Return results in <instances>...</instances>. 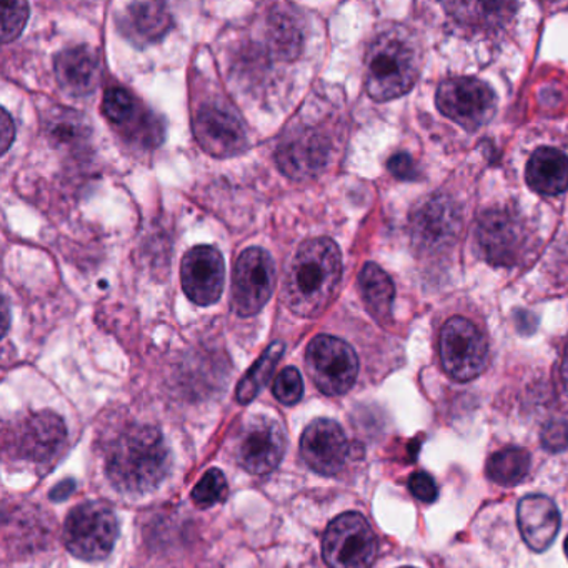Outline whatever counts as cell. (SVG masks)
<instances>
[{"label":"cell","instance_id":"obj_18","mask_svg":"<svg viewBox=\"0 0 568 568\" xmlns=\"http://www.w3.org/2000/svg\"><path fill=\"white\" fill-rule=\"evenodd\" d=\"M458 212L448 199H430L414 217L415 244L422 248H437L452 242L457 234Z\"/></svg>","mask_w":568,"mask_h":568},{"label":"cell","instance_id":"obj_36","mask_svg":"<svg viewBox=\"0 0 568 568\" xmlns=\"http://www.w3.org/2000/svg\"><path fill=\"white\" fill-rule=\"evenodd\" d=\"M565 554H567V558H568V537H567V540H565Z\"/></svg>","mask_w":568,"mask_h":568},{"label":"cell","instance_id":"obj_33","mask_svg":"<svg viewBox=\"0 0 568 568\" xmlns=\"http://www.w3.org/2000/svg\"><path fill=\"white\" fill-rule=\"evenodd\" d=\"M0 132H2V135H0V148H2V154H6V152L9 151V148H11V144L14 142L16 138L14 121H12L11 115H9V112L6 111V109L2 111Z\"/></svg>","mask_w":568,"mask_h":568},{"label":"cell","instance_id":"obj_31","mask_svg":"<svg viewBox=\"0 0 568 568\" xmlns=\"http://www.w3.org/2000/svg\"><path fill=\"white\" fill-rule=\"evenodd\" d=\"M408 488H410L412 495L422 501H434L438 497L437 484L434 478L427 474V471H415L410 478H408Z\"/></svg>","mask_w":568,"mask_h":568},{"label":"cell","instance_id":"obj_5","mask_svg":"<svg viewBox=\"0 0 568 568\" xmlns=\"http://www.w3.org/2000/svg\"><path fill=\"white\" fill-rule=\"evenodd\" d=\"M322 554L331 568H371L377 557L374 530L361 514H342L325 530Z\"/></svg>","mask_w":568,"mask_h":568},{"label":"cell","instance_id":"obj_27","mask_svg":"<svg viewBox=\"0 0 568 568\" xmlns=\"http://www.w3.org/2000/svg\"><path fill=\"white\" fill-rule=\"evenodd\" d=\"M225 495H227V480L219 468L205 471L204 477L192 491L195 505L201 508H209L219 504V501L224 500Z\"/></svg>","mask_w":568,"mask_h":568},{"label":"cell","instance_id":"obj_22","mask_svg":"<svg viewBox=\"0 0 568 568\" xmlns=\"http://www.w3.org/2000/svg\"><path fill=\"white\" fill-rule=\"evenodd\" d=\"M104 114L115 125L124 128L125 131L134 132V134L144 135L148 131L161 134L159 129H151V124L154 125L155 121H149V118L142 114L138 101L124 89H109L108 94L104 95ZM148 135L154 141V144H159L149 132Z\"/></svg>","mask_w":568,"mask_h":568},{"label":"cell","instance_id":"obj_15","mask_svg":"<svg viewBox=\"0 0 568 568\" xmlns=\"http://www.w3.org/2000/svg\"><path fill=\"white\" fill-rule=\"evenodd\" d=\"M301 452L312 470L335 475L347 460L348 440L337 422L318 418L305 428Z\"/></svg>","mask_w":568,"mask_h":568},{"label":"cell","instance_id":"obj_21","mask_svg":"<svg viewBox=\"0 0 568 568\" xmlns=\"http://www.w3.org/2000/svg\"><path fill=\"white\" fill-rule=\"evenodd\" d=\"M527 184L538 194L558 195L568 189V158L554 148H540L527 164Z\"/></svg>","mask_w":568,"mask_h":568},{"label":"cell","instance_id":"obj_24","mask_svg":"<svg viewBox=\"0 0 568 568\" xmlns=\"http://www.w3.org/2000/svg\"><path fill=\"white\" fill-rule=\"evenodd\" d=\"M530 455L518 447H507L495 452L487 462V477L495 484L511 487L527 477Z\"/></svg>","mask_w":568,"mask_h":568},{"label":"cell","instance_id":"obj_6","mask_svg":"<svg viewBox=\"0 0 568 568\" xmlns=\"http://www.w3.org/2000/svg\"><path fill=\"white\" fill-rule=\"evenodd\" d=\"M527 227L517 212L494 209L478 219L475 241L478 252L495 267H514L527 252Z\"/></svg>","mask_w":568,"mask_h":568},{"label":"cell","instance_id":"obj_16","mask_svg":"<svg viewBox=\"0 0 568 568\" xmlns=\"http://www.w3.org/2000/svg\"><path fill=\"white\" fill-rule=\"evenodd\" d=\"M518 528L525 544L535 551L550 547L560 528L557 505L547 495H527L517 508Z\"/></svg>","mask_w":568,"mask_h":568},{"label":"cell","instance_id":"obj_25","mask_svg":"<svg viewBox=\"0 0 568 568\" xmlns=\"http://www.w3.org/2000/svg\"><path fill=\"white\" fill-rule=\"evenodd\" d=\"M282 354H284V344H281V342H274V344L262 354V357L255 362L254 367L247 372V375H245L241 384H239V402L248 404V402L257 397L258 392L271 381L272 374H274L275 367H277L278 361L282 358Z\"/></svg>","mask_w":568,"mask_h":568},{"label":"cell","instance_id":"obj_1","mask_svg":"<svg viewBox=\"0 0 568 568\" xmlns=\"http://www.w3.org/2000/svg\"><path fill=\"white\" fill-rule=\"evenodd\" d=\"M341 275L342 255L334 241L304 242L285 272V305L298 317H317L331 304Z\"/></svg>","mask_w":568,"mask_h":568},{"label":"cell","instance_id":"obj_12","mask_svg":"<svg viewBox=\"0 0 568 568\" xmlns=\"http://www.w3.org/2000/svg\"><path fill=\"white\" fill-rule=\"evenodd\" d=\"M199 145L212 158L229 159L247 149V132L239 115L229 108L205 104L194 118Z\"/></svg>","mask_w":568,"mask_h":568},{"label":"cell","instance_id":"obj_34","mask_svg":"<svg viewBox=\"0 0 568 568\" xmlns=\"http://www.w3.org/2000/svg\"><path fill=\"white\" fill-rule=\"evenodd\" d=\"M72 490H74V481H62V484H59L58 487L51 491V497L54 498V500L61 501L64 500L68 495H71Z\"/></svg>","mask_w":568,"mask_h":568},{"label":"cell","instance_id":"obj_32","mask_svg":"<svg viewBox=\"0 0 568 568\" xmlns=\"http://www.w3.org/2000/svg\"><path fill=\"white\" fill-rule=\"evenodd\" d=\"M387 168L390 174L394 178L400 179V181H415V179H418L417 165H415L414 159L405 154V152L392 155Z\"/></svg>","mask_w":568,"mask_h":568},{"label":"cell","instance_id":"obj_28","mask_svg":"<svg viewBox=\"0 0 568 568\" xmlns=\"http://www.w3.org/2000/svg\"><path fill=\"white\" fill-rule=\"evenodd\" d=\"M274 395L284 405H294L304 395V381L294 367L284 368L274 382Z\"/></svg>","mask_w":568,"mask_h":568},{"label":"cell","instance_id":"obj_35","mask_svg":"<svg viewBox=\"0 0 568 568\" xmlns=\"http://www.w3.org/2000/svg\"><path fill=\"white\" fill-rule=\"evenodd\" d=\"M561 381H564L565 387L568 390V341L565 345L564 362H561Z\"/></svg>","mask_w":568,"mask_h":568},{"label":"cell","instance_id":"obj_7","mask_svg":"<svg viewBox=\"0 0 568 568\" xmlns=\"http://www.w3.org/2000/svg\"><path fill=\"white\" fill-rule=\"evenodd\" d=\"M305 358L312 381L325 395L347 394L357 381V354L341 338L318 335L308 344Z\"/></svg>","mask_w":568,"mask_h":568},{"label":"cell","instance_id":"obj_2","mask_svg":"<svg viewBox=\"0 0 568 568\" xmlns=\"http://www.w3.org/2000/svg\"><path fill=\"white\" fill-rule=\"evenodd\" d=\"M171 454L161 432L151 425H134L109 447L105 471L122 494L144 495L164 480Z\"/></svg>","mask_w":568,"mask_h":568},{"label":"cell","instance_id":"obj_10","mask_svg":"<svg viewBox=\"0 0 568 568\" xmlns=\"http://www.w3.org/2000/svg\"><path fill=\"white\" fill-rule=\"evenodd\" d=\"M437 108L465 131H477L494 118L497 98L490 85L478 79H448L438 88Z\"/></svg>","mask_w":568,"mask_h":568},{"label":"cell","instance_id":"obj_23","mask_svg":"<svg viewBox=\"0 0 568 568\" xmlns=\"http://www.w3.org/2000/svg\"><path fill=\"white\" fill-rule=\"evenodd\" d=\"M362 297L368 312L377 321H387L390 318L392 304H394L395 287L392 278L378 267L377 264H365L358 275Z\"/></svg>","mask_w":568,"mask_h":568},{"label":"cell","instance_id":"obj_13","mask_svg":"<svg viewBox=\"0 0 568 568\" xmlns=\"http://www.w3.org/2000/svg\"><path fill=\"white\" fill-rule=\"evenodd\" d=\"M284 454L285 434L274 418L252 417L242 427L237 460L248 474H271L278 467Z\"/></svg>","mask_w":568,"mask_h":568},{"label":"cell","instance_id":"obj_30","mask_svg":"<svg viewBox=\"0 0 568 568\" xmlns=\"http://www.w3.org/2000/svg\"><path fill=\"white\" fill-rule=\"evenodd\" d=\"M541 444L548 452H561L568 448V422H548L541 430Z\"/></svg>","mask_w":568,"mask_h":568},{"label":"cell","instance_id":"obj_17","mask_svg":"<svg viewBox=\"0 0 568 568\" xmlns=\"http://www.w3.org/2000/svg\"><path fill=\"white\" fill-rule=\"evenodd\" d=\"M54 71L59 84L68 94L85 98L98 89L101 62L94 49L75 45L55 58Z\"/></svg>","mask_w":568,"mask_h":568},{"label":"cell","instance_id":"obj_4","mask_svg":"<svg viewBox=\"0 0 568 568\" xmlns=\"http://www.w3.org/2000/svg\"><path fill=\"white\" fill-rule=\"evenodd\" d=\"M118 537V518L104 501L78 505L65 520V545L82 560L95 561L108 557Z\"/></svg>","mask_w":568,"mask_h":568},{"label":"cell","instance_id":"obj_20","mask_svg":"<svg viewBox=\"0 0 568 568\" xmlns=\"http://www.w3.org/2000/svg\"><path fill=\"white\" fill-rule=\"evenodd\" d=\"M171 26L168 6L159 2H134L122 12V32L135 44L161 41Z\"/></svg>","mask_w":568,"mask_h":568},{"label":"cell","instance_id":"obj_29","mask_svg":"<svg viewBox=\"0 0 568 568\" xmlns=\"http://www.w3.org/2000/svg\"><path fill=\"white\" fill-rule=\"evenodd\" d=\"M29 21V6L26 2L2 6V41L12 42L24 31Z\"/></svg>","mask_w":568,"mask_h":568},{"label":"cell","instance_id":"obj_11","mask_svg":"<svg viewBox=\"0 0 568 568\" xmlns=\"http://www.w3.org/2000/svg\"><path fill=\"white\" fill-rule=\"evenodd\" d=\"M68 428L52 412L31 414L12 432V454L39 467H49L64 450Z\"/></svg>","mask_w":568,"mask_h":568},{"label":"cell","instance_id":"obj_37","mask_svg":"<svg viewBox=\"0 0 568 568\" xmlns=\"http://www.w3.org/2000/svg\"><path fill=\"white\" fill-rule=\"evenodd\" d=\"M402 568H414V567H402Z\"/></svg>","mask_w":568,"mask_h":568},{"label":"cell","instance_id":"obj_19","mask_svg":"<svg viewBox=\"0 0 568 568\" xmlns=\"http://www.w3.org/2000/svg\"><path fill=\"white\" fill-rule=\"evenodd\" d=\"M327 144L314 132H304L278 148V168L295 179L317 174L327 162Z\"/></svg>","mask_w":568,"mask_h":568},{"label":"cell","instance_id":"obj_14","mask_svg":"<svg viewBox=\"0 0 568 568\" xmlns=\"http://www.w3.org/2000/svg\"><path fill=\"white\" fill-rule=\"evenodd\" d=\"M181 278L185 295L194 304L209 307L215 304L224 292V257L211 245H199L185 254Z\"/></svg>","mask_w":568,"mask_h":568},{"label":"cell","instance_id":"obj_26","mask_svg":"<svg viewBox=\"0 0 568 568\" xmlns=\"http://www.w3.org/2000/svg\"><path fill=\"white\" fill-rule=\"evenodd\" d=\"M48 134L55 145L81 148L88 141L91 131L84 115L59 109L48 119Z\"/></svg>","mask_w":568,"mask_h":568},{"label":"cell","instance_id":"obj_9","mask_svg":"<svg viewBox=\"0 0 568 568\" xmlns=\"http://www.w3.org/2000/svg\"><path fill=\"white\" fill-rule=\"evenodd\" d=\"M440 358L454 381H474L487 367V341L467 318H450L442 328Z\"/></svg>","mask_w":568,"mask_h":568},{"label":"cell","instance_id":"obj_3","mask_svg":"<svg viewBox=\"0 0 568 568\" xmlns=\"http://www.w3.org/2000/svg\"><path fill=\"white\" fill-rule=\"evenodd\" d=\"M420 42L402 26L385 29L365 58V88L374 101L387 102L412 91L420 74Z\"/></svg>","mask_w":568,"mask_h":568},{"label":"cell","instance_id":"obj_8","mask_svg":"<svg viewBox=\"0 0 568 568\" xmlns=\"http://www.w3.org/2000/svg\"><path fill=\"white\" fill-rule=\"evenodd\" d=\"M277 271L267 251L251 247L235 262L232 277V308L241 317H252L262 311L274 294Z\"/></svg>","mask_w":568,"mask_h":568}]
</instances>
